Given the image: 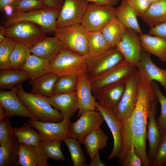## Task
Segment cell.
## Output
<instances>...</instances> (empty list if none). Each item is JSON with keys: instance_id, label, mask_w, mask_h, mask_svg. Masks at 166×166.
Masks as SVG:
<instances>
[{"instance_id": "obj_2", "label": "cell", "mask_w": 166, "mask_h": 166, "mask_svg": "<svg viewBox=\"0 0 166 166\" xmlns=\"http://www.w3.org/2000/svg\"><path fill=\"white\" fill-rule=\"evenodd\" d=\"M18 96L29 112L39 121L58 122L63 120L61 113L53 108L44 96L26 92L21 83L15 86Z\"/></svg>"}, {"instance_id": "obj_20", "label": "cell", "mask_w": 166, "mask_h": 166, "mask_svg": "<svg viewBox=\"0 0 166 166\" xmlns=\"http://www.w3.org/2000/svg\"><path fill=\"white\" fill-rule=\"evenodd\" d=\"M48 158L40 144L39 147L21 143L19 144L18 165L50 166Z\"/></svg>"}, {"instance_id": "obj_3", "label": "cell", "mask_w": 166, "mask_h": 166, "mask_svg": "<svg viewBox=\"0 0 166 166\" xmlns=\"http://www.w3.org/2000/svg\"><path fill=\"white\" fill-rule=\"evenodd\" d=\"M85 57L65 48L49 62L48 70L58 77L67 75L78 76L85 74Z\"/></svg>"}, {"instance_id": "obj_48", "label": "cell", "mask_w": 166, "mask_h": 166, "mask_svg": "<svg viewBox=\"0 0 166 166\" xmlns=\"http://www.w3.org/2000/svg\"><path fill=\"white\" fill-rule=\"evenodd\" d=\"M89 2H91L97 4L106 5L113 7L116 6L121 0H87Z\"/></svg>"}, {"instance_id": "obj_14", "label": "cell", "mask_w": 166, "mask_h": 166, "mask_svg": "<svg viewBox=\"0 0 166 166\" xmlns=\"http://www.w3.org/2000/svg\"><path fill=\"white\" fill-rule=\"evenodd\" d=\"M116 48L122 53L125 60L137 67L143 49L139 34L136 31L126 28L125 34Z\"/></svg>"}, {"instance_id": "obj_21", "label": "cell", "mask_w": 166, "mask_h": 166, "mask_svg": "<svg viewBox=\"0 0 166 166\" xmlns=\"http://www.w3.org/2000/svg\"><path fill=\"white\" fill-rule=\"evenodd\" d=\"M65 48L63 42L55 35L53 37L46 36L30 47V49L31 53L50 62Z\"/></svg>"}, {"instance_id": "obj_34", "label": "cell", "mask_w": 166, "mask_h": 166, "mask_svg": "<svg viewBox=\"0 0 166 166\" xmlns=\"http://www.w3.org/2000/svg\"><path fill=\"white\" fill-rule=\"evenodd\" d=\"M31 53L29 47L17 42L9 58L11 69L20 70Z\"/></svg>"}, {"instance_id": "obj_13", "label": "cell", "mask_w": 166, "mask_h": 166, "mask_svg": "<svg viewBox=\"0 0 166 166\" xmlns=\"http://www.w3.org/2000/svg\"><path fill=\"white\" fill-rule=\"evenodd\" d=\"M27 122L32 127L38 131L42 142H49L58 140L63 141L65 138L69 137L68 129L70 121L63 120L55 123L43 122L30 118Z\"/></svg>"}, {"instance_id": "obj_22", "label": "cell", "mask_w": 166, "mask_h": 166, "mask_svg": "<svg viewBox=\"0 0 166 166\" xmlns=\"http://www.w3.org/2000/svg\"><path fill=\"white\" fill-rule=\"evenodd\" d=\"M137 68L149 82L158 81L166 92V69L157 66L152 61L150 53L143 49Z\"/></svg>"}, {"instance_id": "obj_6", "label": "cell", "mask_w": 166, "mask_h": 166, "mask_svg": "<svg viewBox=\"0 0 166 166\" xmlns=\"http://www.w3.org/2000/svg\"><path fill=\"white\" fill-rule=\"evenodd\" d=\"M124 60L123 55L116 48H111L97 55L88 54L85 57V74L90 80L100 76Z\"/></svg>"}, {"instance_id": "obj_44", "label": "cell", "mask_w": 166, "mask_h": 166, "mask_svg": "<svg viewBox=\"0 0 166 166\" xmlns=\"http://www.w3.org/2000/svg\"><path fill=\"white\" fill-rule=\"evenodd\" d=\"M126 0L137 16L140 18L146 13L151 5L149 0Z\"/></svg>"}, {"instance_id": "obj_36", "label": "cell", "mask_w": 166, "mask_h": 166, "mask_svg": "<svg viewBox=\"0 0 166 166\" xmlns=\"http://www.w3.org/2000/svg\"><path fill=\"white\" fill-rule=\"evenodd\" d=\"M151 84L157 101L161 107L160 114L156 121L161 137L166 134V96L161 92L155 81H152Z\"/></svg>"}, {"instance_id": "obj_26", "label": "cell", "mask_w": 166, "mask_h": 166, "mask_svg": "<svg viewBox=\"0 0 166 166\" xmlns=\"http://www.w3.org/2000/svg\"><path fill=\"white\" fill-rule=\"evenodd\" d=\"M109 137L100 128L87 135L81 144L85 147L87 154L92 158L100 149H104L107 145Z\"/></svg>"}, {"instance_id": "obj_31", "label": "cell", "mask_w": 166, "mask_h": 166, "mask_svg": "<svg viewBox=\"0 0 166 166\" xmlns=\"http://www.w3.org/2000/svg\"><path fill=\"white\" fill-rule=\"evenodd\" d=\"M126 27L116 18L101 30L111 48H116L125 34Z\"/></svg>"}, {"instance_id": "obj_43", "label": "cell", "mask_w": 166, "mask_h": 166, "mask_svg": "<svg viewBox=\"0 0 166 166\" xmlns=\"http://www.w3.org/2000/svg\"><path fill=\"white\" fill-rule=\"evenodd\" d=\"M119 163L122 166L142 165L141 160L132 146L127 150L124 158Z\"/></svg>"}, {"instance_id": "obj_10", "label": "cell", "mask_w": 166, "mask_h": 166, "mask_svg": "<svg viewBox=\"0 0 166 166\" xmlns=\"http://www.w3.org/2000/svg\"><path fill=\"white\" fill-rule=\"evenodd\" d=\"M105 121L101 112L90 111L82 114L76 121L70 122L69 127V137L74 138L81 144L88 134L100 127Z\"/></svg>"}, {"instance_id": "obj_32", "label": "cell", "mask_w": 166, "mask_h": 166, "mask_svg": "<svg viewBox=\"0 0 166 166\" xmlns=\"http://www.w3.org/2000/svg\"><path fill=\"white\" fill-rule=\"evenodd\" d=\"M28 79H30L29 75L21 70L10 69L1 70L0 88L2 89H10L15 85Z\"/></svg>"}, {"instance_id": "obj_49", "label": "cell", "mask_w": 166, "mask_h": 166, "mask_svg": "<svg viewBox=\"0 0 166 166\" xmlns=\"http://www.w3.org/2000/svg\"><path fill=\"white\" fill-rule=\"evenodd\" d=\"M47 6L53 8L61 9L63 4L64 0H44Z\"/></svg>"}, {"instance_id": "obj_53", "label": "cell", "mask_w": 166, "mask_h": 166, "mask_svg": "<svg viewBox=\"0 0 166 166\" xmlns=\"http://www.w3.org/2000/svg\"><path fill=\"white\" fill-rule=\"evenodd\" d=\"M5 117V110L2 106L0 104V120Z\"/></svg>"}, {"instance_id": "obj_37", "label": "cell", "mask_w": 166, "mask_h": 166, "mask_svg": "<svg viewBox=\"0 0 166 166\" xmlns=\"http://www.w3.org/2000/svg\"><path fill=\"white\" fill-rule=\"evenodd\" d=\"M63 141L69 152L73 166H86L85 156L81 145L76 139L70 137L65 138Z\"/></svg>"}, {"instance_id": "obj_8", "label": "cell", "mask_w": 166, "mask_h": 166, "mask_svg": "<svg viewBox=\"0 0 166 166\" xmlns=\"http://www.w3.org/2000/svg\"><path fill=\"white\" fill-rule=\"evenodd\" d=\"M116 18L114 7L92 3L89 4L81 24L89 32L101 31Z\"/></svg>"}, {"instance_id": "obj_41", "label": "cell", "mask_w": 166, "mask_h": 166, "mask_svg": "<svg viewBox=\"0 0 166 166\" xmlns=\"http://www.w3.org/2000/svg\"><path fill=\"white\" fill-rule=\"evenodd\" d=\"M49 7L44 0H18L16 11L27 12Z\"/></svg>"}, {"instance_id": "obj_40", "label": "cell", "mask_w": 166, "mask_h": 166, "mask_svg": "<svg viewBox=\"0 0 166 166\" xmlns=\"http://www.w3.org/2000/svg\"><path fill=\"white\" fill-rule=\"evenodd\" d=\"M62 141L58 140L49 142H40L43 150L48 159L51 158L56 161L65 160L61 148Z\"/></svg>"}, {"instance_id": "obj_56", "label": "cell", "mask_w": 166, "mask_h": 166, "mask_svg": "<svg viewBox=\"0 0 166 166\" xmlns=\"http://www.w3.org/2000/svg\"><path fill=\"white\" fill-rule=\"evenodd\" d=\"M166 62V61H165Z\"/></svg>"}, {"instance_id": "obj_46", "label": "cell", "mask_w": 166, "mask_h": 166, "mask_svg": "<svg viewBox=\"0 0 166 166\" xmlns=\"http://www.w3.org/2000/svg\"><path fill=\"white\" fill-rule=\"evenodd\" d=\"M148 32L150 35L159 37L166 41V21L150 28Z\"/></svg>"}, {"instance_id": "obj_5", "label": "cell", "mask_w": 166, "mask_h": 166, "mask_svg": "<svg viewBox=\"0 0 166 166\" xmlns=\"http://www.w3.org/2000/svg\"><path fill=\"white\" fill-rule=\"evenodd\" d=\"M89 31L81 24L57 28L54 34L65 48L80 55L89 53Z\"/></svg>"}, {"instance_id": "obj_52", "label": "cell", "mask_w": 166, "mask_h": 166, "mask_svg": "<svg viewBox=\"0 0 166 166\" xmlns=\"http://www.w3.org/2000/svg\"><path fill=\"white\" fill-rule=\"evenodd\" d=\"M5 26L1 25L0 26V42H2L6 37Z\"/></svg>"}, {"instance_id": "obj_29", "label": "cell", "mask_w": 166, "mask_h": 166, "mask_svg": "<svg viewBox=\"0 0 166 166\" xmlns=\"http://www.w3.org/2000/svg\"><path fill=\"white\" fill-rule=\"evenodd\" d=\"M115 9L116 18L126 28L132 29L139 34L143 33L138 24L137 16L126 0H121L120 5Z\"/></svg>"}, {"instance_id": "obj_33", "label": "cell", "mask_w": 166, "mask_h": 166, "mask_svg": "<svg viewBox=\"0 0 166 166\" xmlns=\"http://www.w3.org/2000/svg\"><path fill=\"white\" fill-rule=\"evenodd\" d=\"M29 124L25 123L20 127L13 128V133L19 144L24 143L39 147L42 141L39 132L34 130Z\"/></svg>"}, {"instance_id": "obj_47", "label": "cell", "mask_w": 166, "mask_h": 166, "mask_svg": "<svg viewBox=\"0 0 166 166\" xmlns=\"http://www.w3.org/2000/svg\"><path fill=\"white\" fill-rule=\"evenodd\" d=\"M16 3L7 5L0 10L1 12H3L7 18L11 17L16 11Z\"/></svg>"}, {"instance_id": "obj_15", "label": "cell", "mask_w": 166, "mask_h": 166, "mask_svg": "<svg viewBox=\"0 0 166 166\" xmlns=\"http://www.w3.org/2000/svg\"><path fill=\"white\" fill-rule=\"evenodd\" d=\"M128 78L105 86L93 93L96 100H98V103L115 113L124 91Z\"/></svg>"}, {"instance_id": "obj_23", "label": "cell", "mask_w": 166, "mask_h": 166, "mask_svg": "<svg viewBox=\"0 0 166 166\" xmlns=\"http://www.w3.org/2000/svg\"><path fill=\"white\" fill-rule=\"evenodd\" d=\"M157 102L155 96L151 102L148 124L147 139L148 140L149 150L147 155L148 159L151 163L156 155L161 137L155 120Z\"/></svg>"}, {"instance_id": "obj_45", "label": "cell", "mask_w": 166, "mask_h": 166, "mask_svg": "<svg viewBox=\"0 0 166 166\" xmlns=\"http://www.w3.org/2000/svg\"><path fill=\"white\" fill-rule=\"evenodd\" d=\"M13 133L9 118L5 117L0 120V145L4 144Z\"/></svg>"}, {"instance_id": "obj_55", "label": "cell", "mask_w": 166, "mask_h": 166, "mask_svg": "<svg viewBox=\"0 0 166 166\" xmlns=\"http://www.w3.org/2000/svg\"><path fill=\"white\" fill-rule=\"evenodd\" d=\"M164 165L166 166V163L164 164Z\"/></svg>"}, {"instance_id": "obj_30", "label": "cell", "mask_w": 166, "mask_h": 166, "mask_svg": "<svg viewBox=\"0 0 166 166\" xmlns=\"http://www.w3.org/2000/svg\"><path fill=\"white\" fill-rule=\"evenodd\" d=\"M140 18L150 28L166 21V0H159L151 4Z\"/></svg>"}, {"instance_id": "obj_9", "label": "cell", "mask_w": 166, "mask_h": 166, "mask_svg": "<svg viewBox=\"0 0 166 166\" xmlns=\"http://www.w3.org/2000/svg\"><path fill=\"white\" fill-rule=\"evenodd\" d=\"M139 70L136 68L127 79L124 91L115 113L122 123L129 117L136 103L138 92Z\"/></svg>"}, {"instance_id": "obj_42", "label": "cell", "mask_w": 166, "mask_h": 166, "mask_svg": "<svg viewBox=\"0 0 166 166\" xmlns=\"http://www.w3.org/2000/svg\"><path fill=\"white\" fill-rule=\"evenodd\" d=\"M166 163V134L160 137L155 156L152 162V166H161Z\"/></svg>"}, {"instance_id": "obj_38", "label": "cell", "mask_w": 166, "mask_h": 166, "mask_svg": "<svg viewBox=\"0 0 166 166\" xmlns=\"http://www.w3.org/2000/svg\"><path fill=\"white\" fill-rule=\"evenodd\" d=\"M78 76L67 75L58 77L53 87V95L76 91Z\"/></svg>"}, {"instance_id": "obj_35", "label": "cell", "mask_w": 166, "mask_h": 166, "mask_svg": "<svg viewBox=\"0 0 166 166\" xmlns=\"http://www.w3.org/2000/svg\"><path fill=\"white\" fill-rule=\"evenodd\" d=\"M111 48L101 31L89 32V54L92 55L99 54Z\"/></svg>"}, {"instance_id": "obj_24", "label": "cell", "mask_w": 166, "mask_h": 166, "mask_svg": "<svg viewBox=\"0 0 166 166\" xmlns=\"http://www.w3.org/2000/svg\"><path fill=\"white\" fill-rule=\"evenodd\" d=\"M19 144L14 133L0 145V166L18 165Z\"/></svg>"}, {"instance_id": "obj_27", "label": "cell", "mask_w": 166, "mask_h": 166, "mask_svg": "<svg viewBox=\"0 0 166 166\" xmlns=\"http://www.w3.org/2000/svg\"><path fill=\"white\" fill-rule=\"evenodd\" d=\"M49 62L34 54H30L20 70L26 72L30 80H34L49 72Z\"/></svg>"}, {"instance_id": "obj_50", "label": "cell", "mask_w": 166, "mask_h": 166, "mask_svg": "<svg viewBox=\"0 0 166 166\" xmlns=\"http://www.w3.org/2000/svg\"><path fill=\"white\" fill-rule=\"evenodd\" d=\"M90 163L86 164V166H105L106 165L101 160L99 152L92 158H91Z\"/></svg>"}, {"instance_id": "obj_54", "label": "cell", "mask_w": 166, "mask_h": 166, "mask_svg": "<svg viewBox=\"0 0 166 166\" xmlns=\"http://www.w3.org/2000/svg\"><path fill=\"white\" fill-rule=\"evenodd\" d=\"M159 0H149L151 3V4H152V3H153L157 1H158Z\"/></svg>"}, {"instance_id": "obj_1", "label": "cell", "mask_w": 166, "mask_h": 166, "mask_svg": "<svg viewBox=\"0 0 166 166\" xmlns=\"http://www.w3.org/2000/svg\"><path fill=\"white\" fill-rule=\"evenodd\" d=\"M155 95L151 83L141 73L139 75L138 92L136 106L129 117L122 123L121 136L122 147L118 157L120 162L126 152L132 146L140 158L143 166L151 163L146 151L148 120L151 102Z\"/></svg>"}, {"instance_id": "obj_11", "label": "cell", "mask_w": 166, "mask_h": 166, "mask_svg": "<svg viewBox=\"0 0 166 166\" xmlns=\"http://www.w3.org/2000/svg\"><path fill=\"white\" fill-rule=\"evenodd\" d=\"M89 4L87 0H64L56 22L57 28L81 24Z\"/></svg>"}, {"instance_id": "obj_39", "label": "cell", "mask_w": 166, "mask_h": 166, "mask_svg": "<svg viewBox=\"0 0 166 166\" xmlns=\"http://www.w3.org/2000/svg\"><path fill=\"white\" fill-rule=\"evenodd\" d=\"M16 43L13 39L6 36L0 42V70L11 69L9 58Z\"/></svg>"}, {"instance_id": "obj_28", "label": "cell", "mask_w": 166, "mask_h": 166, "mask_svg": "<svg viewBox=\"0 0 166 166\" xmlns=\"http://www.w3.org/2000/svg\"><path fill=\"white\" fill-rule=\"evenodd\" d=\"M58 77L49 72L29 83L32 87L31 93L41 96L50 97L53 95V90Z\"/></svg>"}, {"instance_id": "obj_18", "label": "cell", "mask_w": 166, "mask_h": 166, "mask_svg": "<svg viewBox=\"0 0 166 166\" xmlns=\"http://www.w3.org/2000/svg\"><path fill=\"white\" fill-rule=\"evenodd\" d=\"M96 107L97 110L100 111L103 116L113 137V148L112 152L107 158L109 160L118 157L122 147L121 136L122 123L118 120L113 112L102 107L98 102Z\"/></svg>"}, {"instance_id": "obj_17", "label": "cell", "mask_w": 166, "mask_h": 166, "mask_svg": "<svg viewBox=\"0 0 166 166\" xmlns=\"http://www.w3.org/2000/svg\"><path fill=\"white\" fill-rule=\"evenodd\" d=\"M0 104L5 110V116L9 118L19 116L36 119L27 110L18 96L15 86L9 91L0 90Z\"/></svg>"}, {"instance_id": "obj_7", "label": "cell", "mask_w": 166, "mask_h": 166, "mask_svg": "<svg viewBox=\"0 0 166 166\" xmlns=\"http://www.w3.org/2000/svg\"><path fill=\"white\" fill-rule=\"evenodd\" d=\"M47 33L40 26L27 21L15 23L6 30V36L30 48L46 37Z\"/></svg>"}, {"instance_id": "obj_25", "label": "cell", "mask_w": 166, "mask_h": 166, "mask_svg": "<svg viewBox=\"0 0 166 166\" xmlns=\"http://www.w3.org/2000/svg\"><path fill=\"white\" fill-rule=\"evenodd\" d=\"M142 49L158 57L162 62L166 60V41L149 34H139Z\"/></svg>"}, {"instance_id": "obj_4", "label": "cell", "mask_w": 166, "mask_h": 166, "mask_svg": "<svg viewBox=\"0 0 166 166\" xmlns=\"http://www.w3.org/2000/svg\"><path fill=\"white\" fill-rule=\"evenodd\" d=\"M61 10L48 7L27 12L16 11L7 18L5 26L7 27L17 22H29L40 26L48 33H54L57 28L56 22Z\"/></svg>"}, {"instance_id": "obj_19", "label": "cell", "mask_w": 166, "mask_h": 166, "mask_svg": "<svg viewBox=\"0 0 166 166\" xmlns=\"http://www.w3.org/2000/svg\"><path fill=\"white\" fill-rule=\"evenodd\" d=\"M44 97L53 108L61 111L63 120L70 121L71 118L78 109L75 92L56 94L50 97Z\"/></svg>"}, {"instance_id": "obj_51", "label": "cell", "mask_w": 166, "mask_h": 166, "mask_svg": "<svg viewBox=\"0 0 166 166\" xmlns=\"http://www.w3.org/2000/svg\"><path fill=\"white\" fill-rule=\"evenodd\" d=\"M18 0H0V10L5 6L16 3Z\"/></svg>"}, {"instance_id": "obj_16", "label": "cell", "mask_w": 166, "mask_h": 166, "mask_svg": "<svg viewBox=\"0 0 166 166\" xmlns=\"http://www.w3.org/2000/svg\"><path fill=\"white\" fill-rule=\"evenodd\" d=\"M75 92L79 110L77 117L89 111H97L96 107L97 102L92 94L91 82L85 74L78 76Z\"/></svg>"}, {"instance_id": "obj_12", "label": "cell", "mask_w": 166, "mask_h": 166, "mask_svg": "<svg viewBox=\"0 0 166 166\" xmlns=\"http://www.w3.org/2000/svg\"><path fill=\"white\" fill-rule=\"evenodd\" d=\"M137 67L124 60L100 76L90 80L92 93L105 86L128 78Z\"/></svg>"}]
</instances>
